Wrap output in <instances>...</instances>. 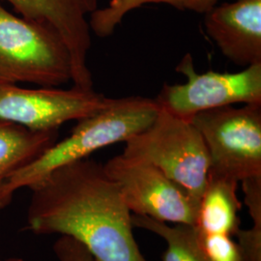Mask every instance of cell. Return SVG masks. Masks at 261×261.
Segmentation results:
<instances>
[{"mask_svg":"<svg viewBox=\"0 0 261 261\" xmlns=\"http://www.w3.org/2000/svg\"><path fill=\"white\" fill-rule=\"evenodd\" d=\"M244 202L253 225L261 226V176L242 181Z\"/></svg>","mask_w":261,"mask_h":261,"instance_id":"obj_18","label":"cell"},{"mask_svg":"<svg viewBox=\"0 0 261 261\" xmlns=\"http://www.w3.org/2000/svg\"><path fill=\"white\" fill-rule=\"evenodd\" d=\"M160 111L155 99L130 96L112 98L103 110L77 121L64 140L54 143L39 157L14 172L0 187V210L9 205L17 192L30 189L56 168L88 158L92 153L126 142L145 130Z\"/></svg>","mask_w":261,"mask_h":261,"instance_id":"obj_2","label":"cell"},{"mask_svg":"<svg viewBox=\"0 0 261 261\" xmlns=\"http://www.w3.org/2000/svg\"><path fill=\"white\" fill-rule=\"evenodd\" d=\"M203 15L209 37L227 59L245 68L261 63V0L217 4Z\"/></svg>","mask_w":261,"mask_h":261,"instance_id":"obj_10","label":"cell"},{"mask_svg":"<svg viewBox=\"0 0 261 261\" xmlns=\"http://www.w3.org/2000/svg\"><path fill=\"white\" fill-rule=\"evenodd\" d=\"M24 19L55 29L63 40L72 62V84L93 89L88 66L91 30L88 17L98 9V0H5Z\"/></svg>","mask_w":261,"mask_h":261,"instance_id":"obj_9","label":"cell"},{"mask_svg":"<svg viewBox=\"0 0 261 261\" xmlns=\"http://www.w3.org/2000/svg\"><path fill=\"white\" fill-rule=\"evenodd\" d=\"M29 190L28 228L33 233L72 237L96 261H147L134 235L133 214L103 165L76 161Z\"/></svg>","mask_w":261,"mask_h":261,"instance_id":"obj_1","label":"cell"},{"mask_svg":"<svg viewBox=\"0 0 261 261\" xmlns=\"http://www.w3.org/2000/svg\"><path fill=\"white\" fill-rule=\"evenodd\" d=\"M133 225L153 232L167 242L163 261H211L202 246L196 225L157 221L145 216L132 215Z\"/></svg>","mask_w":261,"mask_h":261,"instance_id":"obj_13","label":"cell"},{"mask_svg":"<svg viewBox=\"0 0 261 261\" xmlns=\"http://www.w3.org/2000/svg\"><path fill=\"white\" fill-rule=\"evenodd\" d=\"M220 0H184V10L193 11L198 14H205L215 7Z\"/></svg>","mask_w":261,"mask_h":261,"instance_id":"obj_19","label":"cell"},{"mask_svg":"<svg viewBox=\"0 0 261 261\" xmlns=\"http://www.w3.org/2000/svg\"><path fill=\"white\" fill-rule=\"evenodd\" d=\"M103 167L119 188L130 213L165 223L196 225L199 203L159 168L123 154L110 159Z\"/></svg>","mask_w":261,"mask_h":261,"instance_id":"obj_7","label":"cell"},{"mask_svg":"<svg viewBox=\"0 0 261 261\" xmlns=\"http://www.w3.org/2000/svg\"><path fill=\"white\" fill-rule=\"evenodd\" d=\"M53 249L58 261H96L83 244L66 235L56 240Z\"/></svg>","mask_w":261,"mask_h":261,"instance_id":"obj_17","label":"cell"},{"mask_svg":"<svg viewBox=\"0 0 261 261\" xmlns=\"http://www.w3.org/2000/svg\"><path fill=\"white\" fill-rule=\"evenodd\" d=\"M122 154L159 168L200 202L208 181L209 156L192 122L160 108L154 121L125 142Z\"/></svg>","mask_w":261,"mask_h":261,"instance_id":"obj_3","label":"cell"},{"mask_svg":"<svg viewBox=\"0 0 261 261\" xmlns=\"http://www.w3.org/2000/svg\"><path fill=\"white\" fill-rule=\"evenodd\" d=\"M235 235L242 261H261V226L252 224L249 229L239 228Z\"/></svg>","mask_w":261,"mask_h":261,"instance_id":"obj_16","label":"cell"},{"mask_svg":"<svg viewBox=\"0 0 261 261\" xmlns=\"http://www.w3.org/2000/svg\"><path fill=\"white\" fill-rule=\"evenodd\" d=\"M0 81L57 87L72 82L68 48L55 29L0 3Z\"/></svg>","mask_w":261,"mask_h":261,"instance_id":"obj_4","label":"cell"},{"mask_svg":"<svg viewBox=\"0 0 261 261\" xmlns=\"http://www.w3.org/2000/svg\"><path fill=\"white\" fill-rule=\"evenodd\" d=\"M238 183L227 179L208 178L201 196L196 227L205 234L235 235L240 228L238 213L242 203L237 196Z\"/></svg>","mask_w":261,"mask_h":261,"instance_id":"obj_11","label":"cell"},{"mask_svg":"<svg viewBox=\"0 0 261 261\" xmlns=\"http://www.w3.org/2000/svg\"><path fill=\"white\" fill-rule=\"evenodd\" d=\"M186 83L164 84L155 98L160 108L191 120L196 114L235 103H261V63L238 73H197L191 54L176 67Z\"/></svg>","mask_w":261,"mask_h":261,"instance_id":"obj_6","label":"cell"},{"mask_svg":"<svg viewBox=\"0 0 261 261\" xmlns=\"http://www.w3.org/2000/svg\"><path fill=\"white\" fill-rule=\"evenodd\" d=\"M112 99L94 88L30 89L0 81V120L34 132L56 130L64 123L79 121L103 110Z\"/></svg>","mask_w":261,"mask_h":261,"instance_id":"obj_8","label":"cell"},{"mask_svg":"<svg viewBox=\"0 0 261 261\" xmlns=\"http://www.w3.org/2000/svg\"><path fill=\"white\" fill-rule=\"evenodd\" d=\"M57 138L58 130L34 132L0 120V187L14 172L56 143Z\"/></svg>","mask_w":261,"mask_h":261,"instance_id":"obj_12","label":"cell"},{"mask_svg":"<svg viewBox=\"0 0 261 261\" xmlns=\"http://www.w3.org/2000/svg\"><path fill=\"white\" fill-rule=\"evenodd\" d=\"M150 3L168 4L179 11H185L184 0H111L107 7L98 8L89 16L90 30L98 37H109L128 13Z\"/></svg>","mask_w":261,"mask_h":261,"instance_id":"obj_14","label":"cell"},{"mask_svg":"<svg viewBox=\"0 0 261 261\" xmlns=\"http://www.w3.org/2000/svg\"><path fill=\"white\" fill-rule=\"evenodd\" d=\"M190 121L205 142L208 178L239 183L261 176V103L209 110Z\"/></svg>","mask_w":261,"mask_h":261,"instance_id":"obj_5","label":"cell"},{"mask_svg":"<svg viewBox=\"0 0 261 261\" xmlns=\"http://www.w3.org/2000/svg\"><path fill=\"white\" fill-rule=\"evenodd\" d=\"M199 231V229H198ZM202 246L211 261H242L237 243L226 234H205L199 231Z\"/></svg>","mask_w":261,"mask_h":261,"instance_id":"obj_15","label":"cell"},{"mask_svg":"<svg viewBox=\"0 0 261 261\" xmlns=\"http://www.w3.org/2000/svg\"><path fill=\"white\" fill-rule=\"evenodd\" d=\"M5 261H25L20 257H10L8 259H6Z\"/></svg>","mask_w":261,"mask_h":261,"instance_id":"obj_20","label":"cell"}]
</instances>
